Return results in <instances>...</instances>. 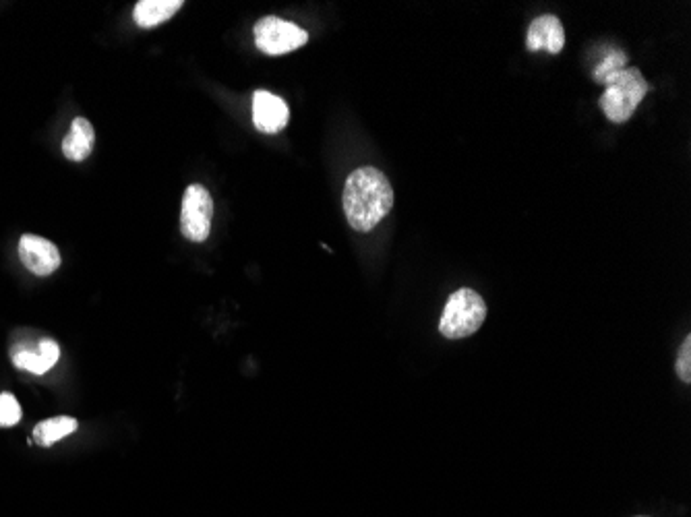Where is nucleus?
I'll return each instance as SVG.
<instances>
[{"label":"nucleus","instance_id":"1","mask_svg":"<svg viewBox=\"0 0 691 517\" xmlns=\"http://www.w3.org/2000/svg\"><path fill=\"white\" fill-rule=\"evenodd\" d=\"M344 214L356 232H371L394 207V189L387 176L365 166L354 170L344 185Z\"/></svg>","mask_w":691,"mask_h":517},{"label":"nucleus","instance_id":"2","mask_svg":"<svg viewBox=\"0 0 691 517\" xmlns=\"http://www.w3.org/2000/svg\"><path fill=\"white\" fill-rule=\"evenodd\" d=\"M487 319V302L472 288H460L447 298L439 321L441 336L447 340L470 338Z\"/></svg>","mask_w":691,"mask_h":517},{"label":"nucleus","instance_id":"3","mask_svg":"<svg viewBox=\"0 0 691 517\" xmlns=\"http://www.w3.org/2000/svg\"><path fill=\"white\" fill-rule=\"evenodd\" d=\"M605 94L598 100L600 110L611 123H627L648 94V83L638 69H623L605 83Z\"/></svg>","mask_w":691,"mask_h":517},{"label":"nucleus","instance_id":"4","mask_svg":"<svg viewBox=\"0 0 691 517\" xmlns=\"http://www.w3.org/2000/svg\"><path fill=\"white\" fill-rule=\"evenodd\" d=\"M309 34L296 23L280 17H263L255 25V44L267 56H282L303 48Z\"/></svg>","mask_w":691,"mask_h":517},{"label":"nucleus","instance_id":"5","mask_svg":"<svg viewBox=\"0 0 691 517\" xmlns=\"http://www.w3.org/2000/svg\"><path fill=\"white\" fill-rule=\"evenodd\" d=\"M214 199L201 185H191L180 205V232L191 242H203L212 232Z\"/></svg>","mask_w":691,"mask_h":517},{"label":"nucleus","instance_id":"6","mask_svg":"<svg viewBox=\"0 0 691 517\" xmlns=\"http://www.w3.org/2000/svg\"><path fill=\"white\" fill-rule=\"evenodd\" d=\"M19 259L34 276H50L60 265V253L54 242L36 234H23L19 240Z\"/></svg>","mask_w":691,"mask_h":517},{"label":"nucleus","instance_id":"7","mask_svg":"<svg viewBox=\"0 0 691 517\" xmlns=\"http://www.w3.org/2000/svg\"><path fill=\"white\" fill-rule=\"evenodd\" d=\"M288 118H290V108L282 98L269 94V91H265V89L255 91V96H253V125L257 131L267 133V135H276L288 125Z\"/></svg>","mask_w":691,"mask_h":517},{"label":"nucleus","instance_id":"8","mask_svg":"<svg viewBox=\"0 0 691 517\" xmlns=\"http://www.w3.org/2000/svg\"><path fill=\"white\" fill-rule=\"evenodd\" d=\"M565 46V29L563 23L555 15H543L536 17L526 36V48L530 52L545 50L549 54H559Z\"/></svg>","mask_w":691,"mask_h":517},{"label":"nucleus","instance_id":"9","mask_svg":"<svg viewBox=\"0 0 691 517\" xmlns=\"http://www.w3.org/2000/svg\"><path fill=\"white\" fill-rule=\"evenodd\" d=\"M60 356V348L54 340H40L38 346H17L11 352V360L17 369L27 371V373H34V375H44L46 371H50L54 364L58 362Z\"/></svg>","mask_w":691,"mask_h":517},{"label":"nucleus","instance_id":"10","mask_svg":"<svg viewBox=\"0 0 691 517\" xmlns=\"http://www.w3.org/2000/svg\"><path fill=\"white\" fill-rule=\"evenodd\" d=\"M96 133L87 118H75L69 135L63 141V154L71 162H83L94 151Z\"/></svg>","mask_w":691,"mask_h":517},{"label":"nucleus","instance_id":"11","mask_svg":"<svg viewBox=\"0 0 691 517\" xmlns=\"http://www.w3.org/2000/svg\"><path fill=\"white\" fill-rule=\"evenodd\" d=\"M183 9V0H139L135 5V23L139 27H158Z\"/></svg>","mask_w":691,"mask_h":517},{"label":"nucleus","instance_id":"12","mask_svg":"<svg viewBox=\"0 0 691 517\" xmlns=\"http://www.w3.org/2000/svg\"><path fill=\"white\" fill-rule=\"evenodd\" d=\"M75 431H77V420L71 416L48 418V420H42L40 424H36V429L32 433V443H36L40 447H50V445L58 443L60 439L73 435Z\"/></svg>","mask_w":691,"mask_h":517},{"label":"nucleus","instance_id":"13","mask_svg":"<svg viewBox=\"0 0 691 517\" xmlns=\"http://www.w3.org/2000/svg\"><path fill=\"white\" fill-rule=\"evenodd\" d=\"M625 63H627V54L621 52V50H611L603 63H600L594 71H592V79L596 83H607L613 75H617L619 71L625 69Z\"/></svg>","mask_w":691,"mask_h":517},{"label":"nucleus","instance_id":"14","mask_svg":"<svg viewBox=\"0 0 691 517\" xmlns=\"http://www.w3.org/2000/svg\"><path fill=\"white\" fill-rule=\"evenodd\" d=\"M21 420V406L15 400V395L3 393L0 395V429L15 427Z\"/></svg>","mask_w":691,"mask_h":517},{"label":"nucleus","instance_id":"15","mask_svg":"<svg viewBox=\"0 0 691 517\" xmlns=\"http://www.w3.org/2000/svg\"><path fill=\"white\" fill-rule=\"evenodd\" d=\"M677 375L683 383L691 381V336H687L677 354Z\"/></svg>","mask_w":691,"mask_h":517}]
</instances>
